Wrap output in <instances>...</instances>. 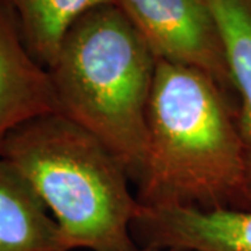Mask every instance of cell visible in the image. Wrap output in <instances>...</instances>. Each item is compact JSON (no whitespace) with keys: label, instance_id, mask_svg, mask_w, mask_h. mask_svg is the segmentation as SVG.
<instances>
[{"label":"cell","instance_id":"cell-1","mask_svg":"<svg viewBox=\"0 0 251 251\" xmlns=\"http://www.w3.org/2000/svg\"><path fill=\"white\" fill-rule=\"evenodd\" d=\"M141 205L250 209L236 100L198 69L158 60L148 108Z\"/></svg>","mask_w":251,"mask_h":251},{"label":"cell","instance_id":"cell-2","mask_svg":"<svg viewBox=\"0 0 251 251\" xmlns=\"http://www.w3.org/2000/svg\"><path fill=\"white\" fill-rule=\"evenodd\" d=\"M158 59L117 4L81 16L48 69L56 110L80 125L138 181L148 155V108Z\"/></svg>","mask_w":251,"mask_h":251},{"label":"cell","instance_id":"cell-3","mask_svg":"<svg viewBox=\"0 0 251 251\" xmlns=\"http://www.w3.org/2000/svg\"><path fill=\"white\" fill-rule=\"evenodd\" d=\"M0 156L34 188L72 251H133L138 200L130 176L94 134L60 113L20 126Z\"/></svg>","mask_w":251,"mask_h":251},{"label":"cell","instance_id":"cell-4","mask_svg":"<svg viewBox=\"0 0 251 251\" xmlns=\"http://www.w3.org/2000/svg\"><path fill=\"white\" fill-rule=\"evenodd\" d=\"M158 60L206 73L232 98L224 42L209 0H116Z\"/></svg>","mask_w":251,"mask_h":251},{"label":"cell","instance_id":"cell-5","mask_svg":"<svg viewBox=\"0 0 251 251\" xmlns=\"http://www.w3.org/2000/svg\"><path fill=\"white\" fill-rule=\"evenodd\" d=\"M131 234L137 247L251 251V208L202 211L140 204L131 225Z\"/></svg>","mask_w":251,"mask_h":251},{"label":"cell","instance_id":"cell-6","mask_svg":"<svg viewBox=\"0 0 251 251\" xmlns=\"http://www.w3.org/2000/svg\"><path fill=\"white\" fill-rule=\"evenodd\" d=\"M54 112L49 72L28 52L16 18L0 0V152L20 126Z\"/></svg>","mask_w":251,"mask_h":251},{"label":"cell","instance_id":"cell-7","mask_svg":"<svg viewBox=\"0 0 251 251\" xmlns=\"http://www.w3.org/2000/svg\"><path fill=\"white\" fill-rule=\"evenodd\" d=\"M0 251H70L34 188L1 156Z\"/></svg>","mask_w":251,"mask_h":251},{"label":"cell","instance_id":"cell-8","mask_svg":"<svg viewBox=\"0 0 251 251\" xmlns=\"http://www.w3.org/2000/svg\"><path fill=\"white\" fill-rule=\"evenodd\" d=\"M224 42L236 97L240 133L251 191V0H209Z\"/></svg>","mask_w":251,"mask_h":251},{"label":"cell","instance_id":"cell-9","mask_svg":"<svg viewBox=\"0 0 251 251\" xmlns=\"http://www.w3.org/2000/svg\"><path fill=\"white\" fill-rule=\"evenodd\" d=\"M17 21L28 52L49 69L66 32L87 11L116 0H1Z\"/></svg>","mask_w":251,"mask_h":251},{"label":"cell","instance_id":"cell-10","mask_svg":"<svg viewBox=\"0 0 251 251\" xmlns=\"http://www.w3.org/2000/svg\"><path fill=\"white\" fill-rule=\"evenodd\" d=\"M133 251H181L176 249H153V247H137Z\"/></svg>","mask_w":251,"mask_h":251}]
</instances>
